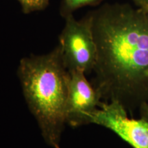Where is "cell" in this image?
<instances>
[{"label":"cell","instance_id":"1","mask_svg":"<svg viewBox=\"0 0 148 148\" xmlns=\"http://www.w3.org/2000/svg\"><path fill=\"white\" fill-rule=\"evenodd\" d=\"M97 47L94 86L131 110L148 103V11L106 3L88 12Z\"/></svg>","mask_w":148,"mask_h":148},{"label":"cell","instance_id":"2","mask_svg":"<svg viewBox=\"0 0 148 148\" xmlns=\"http://www.w3.org/2000/svg\"><path fill=\"white\" fill-rule=\"evenodd\" d=\"M18 75L27 106L47 145L60 148L66 124L69 71L60 45L50 52L23 58Z\"/></svg>","mask_w":148,"mask_h":148},{"label":"cell","instance_id":"3","mask_svg":"<svg viewBox=\"0 0 148 148\" xmlns=\"http://www.w3.org/2000/svg\"><path fill=\"white\" fill-rule=\"evenodd\" d=\"M64 20L65 24L59 36V45L65 66L68 71L90 73L96 63L97 47L89 14L81 20L75 19L73 14H69Z\"/></svg>","mask_w":148,"mask_h":148},{"label":"cell","instance_id":"4","mask_svg":"<svg viewBox=\"0 0 148 148\" xmlns=\"http://www.w3.org/2000/svg\"><path fill=\"white\" fill-rule=\"evenodd\" d=\"M88 123L109 129L133 148H148V121L130 118L126 108L118 101H102L90 114Z\"/></svg>","mask_w":148,"mask_h":148},{"label":"cell","instance_id":"5","mask_svg":"<svg viewBox=\"0 0 148 148\" xmlns=\"http://www.w3.org/2000/svg\"><path fill=\"white\" fill-rule=\"evenodd\" d=\"M68 94L66 104V122L71 127L88 124L90 114L102 101L97 89L86 79L84 72L68 71Z\"/></svg>","mask_w":148,"mask_h":148},{"label":"cell","instance_id":"6","mask_svg":"<svg viewBox=\"0 0 148 148\" xmlns=\"http://www.w3.org/2000/svg\"><path fill=\"white\" fill-rule=\"evenodd\" d=\"M104 0H62L60 7V14L64 18L72 14L77 9L88 5L100 4Z\"/></svg>","mask_w":148,"mask_h":148},{"label":"cell","instance_id":"7","mask_svg":"<svg viewBox=\"0 0 148 148\" xmlns=\"http://www.w3.org/2000/svg\"><path fill=\"white\" fill-rule=\"evenodd\" d=\"M24 14H29L47 8L50 0H17Z\"/></svg>","mask_w":148,"mask_h":148},{"label":"cell","instance_id":"8","mask_svg":"<svg viewBox=\"0 0 148 148\" xmlns=\"http://www.w3.org/2000/svg\"><path fill=\"white\" fill-rule=\"evenodd\" d=\"M140 118L148 121V103H145L139 108Z\"/></svg>","mask_w":148,"mask_h":148},{"label":"cell","instance_id":"9","mask_svg":"<svg viewBox=\"0 0 148 148\" xmlns=\"http://www.w3.org/2000/svg\"><path fill=\"white\" fill-rule=\"evenodd\" d=\"M136 7L148 11V0H132Z\"/></svg>","mask_w":148,"mask_h":148}]
</instances>
